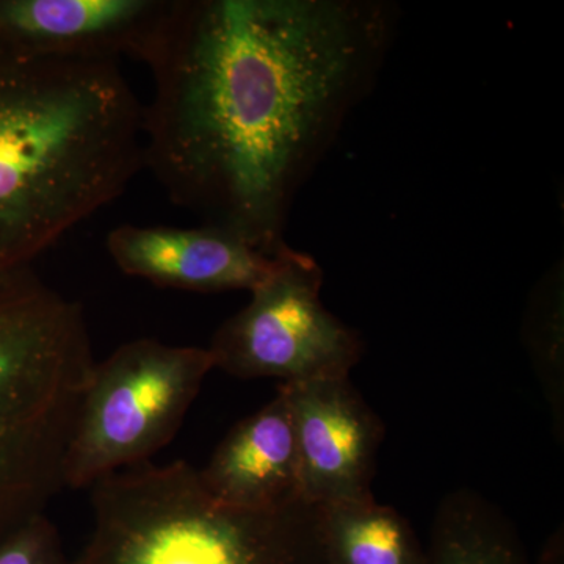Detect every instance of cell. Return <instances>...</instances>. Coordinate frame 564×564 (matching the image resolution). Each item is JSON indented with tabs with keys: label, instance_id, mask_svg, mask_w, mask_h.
Segmentation results:
<instances>
[{
	"label": "cell",
	"instance_id": "13",
	"mask_svg": "<svg viewBox=\"0 0 564 564\" xmlns=\"http://www.w3.org/2000/svg\"><path fill=\"white\" fill-rule=\"evenodd\" d=\"M0 564H70V560L57 527L43 513L0 541Z\"/></svg>",
	"mask_w": 564,
	"mask_h": 564
},
{
	"label": "cell",
	"instance_id": "5",
	"mask_svg": "<svg viewBox=\"0 0 564 564\" xmlns=\"http://www.w3.org/2000/svg\"><path fill=\"white\" fill-rule=\"evenodd\" d=\"M214 369L207 348L152 337L121 345L96 362L70 440L66 488H91L150 463L180 432Z\"/></svg>",
	"mask_w": 564,
	"mask_h": 564
},
{
	"label": "cell",
	"instance_id": "10",
	"mask_svg": "<svg viewBox=\"0 0 564 564\" xmlns=\"http://www.w3.org/2000/svg\"><path fill=\"white\" fill-rule=\"evenodd\" d=\"M198 474L212 499L234 510L270 513L303 502L284 392L278 388L272 402L237 423Z\"/></svg>",
	"mask_w": 564,
	"mask_h": 564
},
{
	"label": "cell",
	"instance_id": "1",
	"mask_svg": "<svg viewBox=\"0 0 564 564\" xmlns=\"http://www.w3.org/2000/svg\"><path fill=\"white\" fill-rule=\"evenodd\" d=\"M384 0H172L141 62L143 165L202 225L265 252L391 50Z\"/></svg>",
	"mask_w": 564,
	"mask_h": 564
},
{
	"label": "cell",
	"instance_id": "6",
	"mask_svg": "<svg viewBox=\"0 0 564 564\" xmlns=\"http://www.w3.org/2000/svg\"><path fill=\"white\" fill-rule=\"evenodd\" d=\"M323 272L307 252L285 247L274 272L228 318L207 347L215 369L282 384L348 378L359 362V334L322 302Z\"/></svg>",
	"mask_w": 564,
	"mask_h": 564
},
{
	"label": "cell",
	"instance_id": "4",
	"mask_svg": "<svg viewBox=\"0 0 564 564\" xmlns=\"http://www.w3.org/2000/svg\"><path fill=\"white\" fill-rule=\"evenodd\" d=\"M91 505L90 538L70 564H329L321 507H223L185 462L104 477Z\"/></svg>",
	"mask_w": 564,
	"mask_h": 564
},
{
	"label": "cell",
	"instance_id": "8",
	"mask_svg": "<svg viewBox=\"0 0 564 564\" xmlns=\"http://www.w3.org/2000/svg\"><path fill=\"white\" fill-rule=\"evenodd\" d=\"M106 248L128 276L198 293L254 291L274 272L284 251L259 250L207 225L174 228L129 223L111 229Z\"/></svg>",
	"mask_w": 564,
	"mask_h": 564
},
{
	"label": "cell",
	"instance_id": "7",
	"mask_svg": "<svg viewBox=\"0 0 564 564\" xmlns=\"http://www.w3.org/2000/svg\"><path fill=\"white\" fill-rule=\"evenodd\" d=\"M280 389L291 408L303 502L328 507L373 499L384 426L350 377Z\"/></svg>",
	"mask_w": 564,
	"mask_h": 564
},
{
	"label": "cell",
	"instance_id": "9",
	"mask_svg": "<svg viewBox=\"0 0 564 564\" xmlns=\"http://www.w3.org/2000/svg\"><path fill=\"white\" fill-rule=\"evenodd\" d=\"M172 0H0V41L65 57H143Z\"/></svg>",
	"mask_w": 564,
	"mask_h": 564
},
{
	"label": "cell",
	"instance_id": "12",
	"mask_svg": "<svg viewBox=\"0 0 564 564\" xmlns=\"http://www.w3.org/2000/svg\"><path fill=\"white\" fill-rule=\"evenodd\" d=\"M321 510L329 564H425V547L395 508L370 499Z\"/></svg>",
	"mask_w": 564,
	"mask_h": 564
},
{
	"label": "cell",
	"instance_id": "2",
	"mask_svg": "<svg viewBox=\"0 0 564 564\" xmlns=\"http://www.w3.org/2000/svg\"><path fill=\"white\" fill-rule=\"evenodd\" d=\"M143 165V109L113 58L0 41V276L120 198Z\"/></svg>",
	"mask_w": 564,
	"mask_h": 564
},
{
	"label": "cell",
	"instance_id": "11",
	"mask_svg": "<svg viewBox=\"0 0 564 564\" xmlns=\"http://www.w3.org/2000/svg\"><path fill=\"white\" fill-rule=\"evenodd\" d=\"M425 564H532L514 527L473 491L451 494L434 514ZM538 564H562L554 549Z\"/></svg>",
	"mask_w": 564,
	"mask_h": 564
},
{
	"label": "cell",
	"instance_id": "3",
	"mask_svg": "<svg viewBox=\"0 0 564 564\" xmlns=\"http://www.w3.org/2000/svg\"><path fill=\"white\" fill-rule=\"evenodd\" d=\"M95 364L79 303L29 267L0 276V541L66 488Z\"/></svg>",
	"mask_w": 564,
	"mask_h": 564
}]
</instances>
